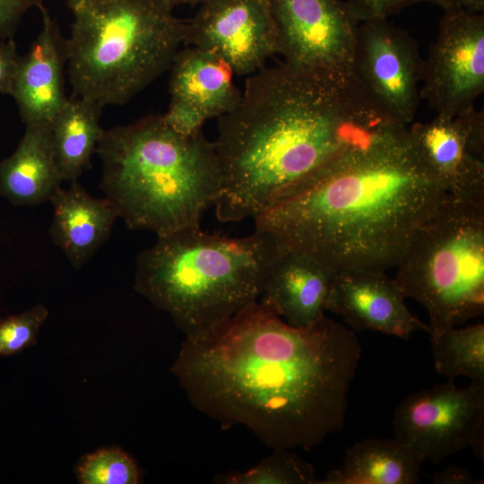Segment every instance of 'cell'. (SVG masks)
<instances>
[{"label": "cell", "instance_id": "obj_1", "mask_svg": "<svg viewBox=\"0 0 484 484\" xmlns=\"http://www.w3.org/2000/svg\"><path fill=\"white\" fill-rule=\"evenodd\" d=\"M362 348L326 317L297 328L259 300L185 338L171 367L192 405L272 450H309L342 430Z\"/></svg>", "mask_w": 484, "mask_h": 484}, {"label": "cell", "instance_id": "obj_2", "mask_svg": "<svg viewBox=\"0 0 484 484\" xmlns=\"http://www.w3.org/2000/svg\"><path fill=\"white\" fill-rule=\"evenodd\" d=\"M447 194L409 126L392 123L283 191L254 220L256 230L336 272H385Z\"/></svg>", "mask_w": 484, "mask_h": 484}, {"label": "cell", "instance_id": "obj_3", "mask_svg": "<svg viewBox=\"0 0 484 484\" xmlns=\"http://www.w3.org/2000/svg\"><path fill=\"white\" fill-rule=\"evenodd\" d=\"M391 123L354 78L285 62L260 69L218 118L217 219H255L283 191Z\"/></svg>", "mask_w": 484, "mask_h": 484}, {"label": "cell", "instance_id": "obj_4", "mask_svg": "<svg viewBox=\"0 0 484 484\" xmlns=\"http://www.w3.org/2000/svg\"><path fill=\"white\" fill-rule=\"evenodd\" d=\"M96 153L100 188L131 229L158 237L200 226L221 190L214 143L175 131L162 115L103 130Z\"/></svg>", "mask_w": 484, "mask_h": 484}, {"label": "cell", "instance_id": "obj_5", "mask_svg": "<svg viewBox=\"0 0 484 484\" xmlns=\"http://www.w3.org/2000/svg\"><path fill=\"white\" fill-rule=\"evenodd\" d=\"M157 238L137 257L134 290L168 313L186 338L258 300L281 246L266 232L235 238L204 232L200 226Z\"/></svg>", "mask_w": 484, "mask_h": 484}, {"label": "cell", "instance_id": "obj_6", "mask_svg": "<svg viewBox=\"0 0 484 484\" xmlns=\"http://www.w3.org/2000/svg\"><path fill=\"white\" fill-rule=\"evenodd\" d=\"M72 96L104 108L130 101L169 70L186 21L158 0H66Z\"/></svg>", "mask_w": 484, "mask_h": 484}, {"label": "cell", "instance_id": "obj_7", "mask_svg": "<svg viewBox=\"0 0 484 484\" xmlns=\"http://www.w3.org/2000/svg\"><path fill=\"white\" fill-rule=\"evenodd\" d=\"M393 279L428 315L429 339L484 313V200L447 194L419 226Z\"/></svg>", "mask_w": 484, "mask_h": 484}, {"label": "cell", "instance_id": "obj_8", "mask_svg": "<svg viewBox=\"0 0 484 484\" xmlns=\"http://www.w3.org/2000/svg\"><path fill=\"white\" fill-rule=\"evenodd\" d=\"M394 437L439 463L467 448L483 461L484 384L457 386L454 380L405 397L393 419Z\"/></svg>", "mask_w": 484, "mask_h": 484}, {"label": "cell", "instance_id": "obj_9", "mask_svg": "<svg viewBox=\"0 0 484 484\" xmlns=\"http://www.w3.org/2000/svg\"><path fill=\"white\" fill-rule=\"evenodd\" d=\"M422 62L413 38L387 19L359 23L353 77L382 113L398 125L409 126L415 117Z\"/></svg>", "mask_w": 484, "mask_h": 484}, {"label": "cell", "instance_id": "obj_10", "mask_svg": "<svg viewBox=\"0 0 484 484\" xmlns=\"http://www.w3.org/2000/svg\"><path fill=\"white\" fill-rule=\"evenodd\" d=\"M421 80L420 97L436 115L455 117L474 108L484 91L483 13L444 11Z\"/></svg>", "mask_w": 484, "mask_h": 484}, {"label": "cell", "instance_id": "obj_11", "mask_svg": "<svg viewBox=\"0 0 484 484\" xmlns=\"http://www.w3.org/2000/svg\"><path fill=\"white\" fill-rule=\"evenodd\" d=\"M284 62L353 78L359 22L341 0H267Z\"/></svg>", "mask_w": 484, "mask_h": 484}, {"label": "cell", "instance_id": "obj_12", "mask_svg": "<svg viewBox=\"0 0 484 484\" xmlns=\"http://www.w3.org/2000/svg\"><path fill=\"white\" fill-rule=\"evenodd\" d=\"M186 44L223 58L238 75H251L280 54V37L267 0H208L186 20Z\"/></svg>", "mask_w": 484, "mask_h": 484}, {"label": "cell", "instance_id": "obj_13", "mask_svg": "<svg viewBox=\"0 0 484 484\" xmlns=\"http://www.w3.org/2000/svg\"><path fill=\"white\" fill-rule=\"evenodd\" d=\"M421 157L449 194L484 200V112L436 115L409 126Z\"/></svg>", "mask_w": 484, "mask_h": 484}, {"label": "cell", "instance_id": "obj_14", "mask_svg": "<svg viewBox=\"0 0 484 484\" xmlns=\"http://www.w3.org/2000/svg\"><path fill=\"white\" fill-rule=\"evenodd\" d=\"M169 70L170 102L162 117L182 134L202 131L207 120L229 113L240 99L232 68L212 52L179 49Z\"/></svg>", "mask_w": 484, "mask_h": 484}, {"label": "cell", "instance_id": "obj_15", "mask_svg": "<svg viewBox=\"0 0 484 484\" xmlns=\"http://www.w3.org/2000/svg\"><path fill=\"white\" fill-rule=\"evenodd\" d=\"M405 297L385 272L342 270L334 274L325 310L343 317L353 331H374L408 340L428 333V324L414 315Z\"/></svg>", "mask_w": 484, "mask_h": 484}, {"label": "cell", "instance_id": "obj_16", "mask_svg": "<svg viewBox=\"0 0 484 484\" xmlns=\"http://www.w3.org/2000/svg\"><path fill=\"white\" fill-rule=\"evenodd\" d=\"M42 28L20 56L11 96L24 125L50 124L68 97L65 91V38L43 4Z\"/></svg>", "mask_w": 484, "mask_h": 484}, {"label": "cell", "instance_id": "obj_17", "mask_svg": "<svg viewBox=\"0 0 484 484\" xmlns=\"http://www.w3.org/2000/svg\"><path fill=\"white\" fill-rule=\"evenodd\" d=\"M335 272L309 254L281 244L258 300L288 324L308 327L324 316Z\"/></svg>", "mask_w": 484, "mask_h": 484}, {"label": "cell", "instance_id": "obj_18", "mask_svg": "<svg viewBox=\"0 0 484 484\" xmlns=\"http://www.w3.org/2000/svg\"><path fill=\"white\" fill-rule=\"evenodd\" d=\"M49 202L53 206L52 241L79 270L109 238L118 218L117 210L106 197L91 195L78 180L59 189Z\"/></svg>", "mask_w": 484, "mask_h": 484}, {"label": "cell", "instance_id": "obj_19", "mask_svg": "<svg viewBox=\"0 0 484 484\" xmlns=\"http://www.w3.org/2000/svg\"><path fill=\"white\" fill-rule=\"evenodd\" d=\"M63 181L50 124L26 125L14 151L0 162V196L16 206H34L50 201Z\"/></svg>", "mask_w": 484, "mask_h": 484}, {"label": "cell", "instance_id": "obj_20", "mask_svg": "<svg viewBox=\"0 0 484 484\" xmlns=\"http://www.w3.org/2000/svg\"><path fill=\"white\" fill-rule=\"evenodd\" d=\"M425 458L399 439L367 438L350 446L341 469L317 484H414Z\"/></svg>", "mask_w": 484, "mask_h": 484}, {"label": "cell", "instance_id": "obj_21", "mask_svg": "<svg viewBox=\"0 0 484 484\" xmlns=\"http://www.w3.org/2000/svg\"><path fill=\"white\" fill-rule=\"evenodd\" d=\"M102 108L79 97H68L50 123L51 143L64 181H77L90 168L102 135Z\"/></svg>", "mask_w": 484, "mask_h": 484}, {"label": "cell", "instance_id": "obj_22", "mask_svg": "<svg viewBox=\"0 0 484 484\" xmlns=\"http://www.w3.org/2000/svg\"><path fill=\"white\" fill-rule=\"evenodd\" d=\"M436 371L454 380L466 376L484 384V324L452 327L429 339Z\"/></svg>", "mask_w": 484, "mask_h": 484}, {"label": "cell", "instance_id": "obj_23", "mask_svg": "<svg viewBox=\"0 0 484 484\" xmlns=\"http://www.w3.org/2000/svg\"><path fill=\"white\" fill-rule=\"evenodd\" d=\"M317 481L314 466L290 450H273L249 470L214 477V482L220 484H315Z\"/></svg>", "mask_w": 484, "mask_h": 484}, {"label": "cell", "instance_id": "obj_24", "mask_svg": "<svg viewBox=\"0 0 484 484\" xmlns=\"http://www.w3.org/2000/svg\"><path fill=\"white\" fill-rule=\"evenodd\" d=\"M82 484H138L142 472L134 459L119 447L100 448L80 459L75 467Z\"/></svg>", "mask_w": 484, "mask_h": 484}, {"label": "cell", "instance_id": "obj_25", "mask_svg": "<svg viewBox=\"0 0 484 484\" xmlns=\"http://www.w3.org/2000/svg\"><path fill=\"white\" fill-rule=\"evenodd\" d=\"M48 309L39 303L22 313L0 321V357L11 356L36 344Z\"/></svg>", "mask_w": 484, "mask_h": 484}, {"label": "cell", "instance_id": "obj_26", "mask_svg": "<svg viewBox=\"0 0 484 484\" xmlns=\"http://www.w3.org/2000/svg\"><path fill=\"white\" fill-rule=\"evenodd\" d=\"M421 0H346L345 3L359 22L371 20H386Z\"/></svg>", "mask_w": 484, "mask_h": 484}, {"label": "cell", "instance_id": "obj_27", "mask_svg": "<svg viewBox=\"0 0 484 484\" xmlns=\"http://www.w3.org/2000/svg\"><path fill=\"white\" fill-rule=\"evenodd\" d=\"M46 0H0V39H13L23 15Z\"/></svg>", "mask_w": 484, "mask_h": 484}, {"label": "cell", "instance_id": "obj_28", "mask_svg": "<svg viewBox=\"0 0 484 484\" xmlns=\"http://www.w3.org/2000/svg\"><path fill=\"white\" fill-rule=\"evenodd\" d=\"M20 55L13 39H0V94L11 95Z\"/></svg>", "mask_w": 484, "mask_h": 484}, {"label": "cell", "instance_id": "obj_29", "mask_svg": "<svg viewBox=\"0 0 484 484\" xmlns=\"http://www.w3.org/2000/svg\"><path fill=\"white\" fill-rule=\"evenodd\" d=\"M436 484H472L476 483L474 478L465 468L459 466H448L433 476Z\"/></svg>", "mask_w": 484, "mask_h": 484}, {"label": "cell", "instance_id": "obj_30", "mask_svg": "<svg viewBox=\"0 0 484 484\" xmlns=\"http://www.w3.org/2000/svg\"><path fill=\"white\" fill-rule=\"evenodd\" d=\"M455 8L471 13H483L484 0H457Z\"/></svg>", "mask_w": 484, "mask_h": 484}, {"label": "cell", "instance_id": "obj_31", "mask_svg": "<svg viewBox=\"0 0 484 484\" xmlns=\"http://www.w3.org/2000/svg\"><path fill=\"white\" fill-rule=\"evenodd\" d=\"M457 0H421V2H429L439 7L444 11L451 8H455Z\"/></svg>", "mask_w": 484, "mask_h": 484}, {"label": "cell", "instance_id": "obj_32", "mask_svg": "<svg viewBox=\"0 0 484 484\" xmlns=\"http://www.w3.org/2000/svg\"><path fill=\"white\" fill-rule=\"evenodd\" d=\"M167 6L173 8L176 5L187 4V0H158Z\"/></svg>", "mask_w": 484, "mask_h": 484}, {"label": "cell", "instance_id": "obj_33", "mask_svg": "<svg viewBox=\"0 0 484 484\" xmlns=\"http://www.w3.org/2000/svg\"><path fill=\"white\" fill-rule=\"evenodd\" d=\"M205 1H208V0H187V4H191V5H196V4H200Z\"/></svg>", "mask_w": 484, "mask_h": 484}]
</instances>
